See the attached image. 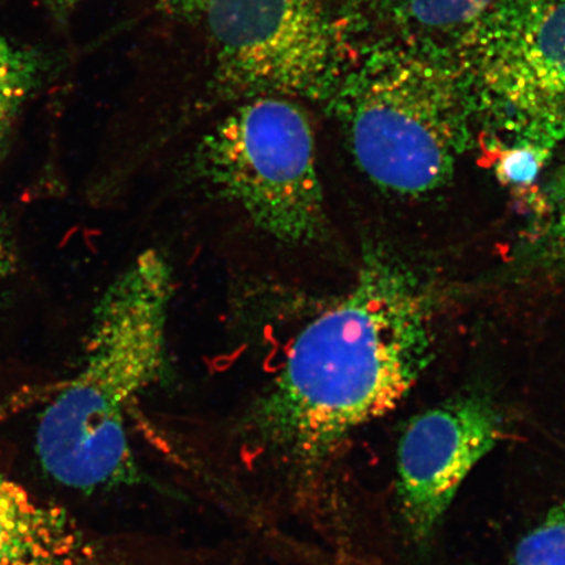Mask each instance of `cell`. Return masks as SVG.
<instances>
[{
	"mask_svg": "<svg viewBox=\"0 0 565 565\" xmlns=\"http://www.w3.org/2000/svg\"><path fill=\"white\" fill-rule=\"evenodd\" d=\"M434 301L416 275L366 254L348 295L296 337L247 416L264 447L310 468L358 428L397 407L427 369Z\"/></svg>",
	"mask_w": 565,
	"mask_h": 565,
	"instance_id": "cell-1",
	"label": "cell"
},
{
	"mask_svg": "<svg viewBox=\"0 0 565 565\" xmlns=\"http://www.w3.org/2000/svg\"><path fill=\"white\" fill-rule=\"evenodd\" d=\"M172 294L171 267L153 249L106 289L82 369L39 424L35 448L56 482L90 492L137 479L125 409L164 372Z\"/></svg>",
	"mask_w": 565,
	"mask_h": 565,
	"instance_id": "cell-2",
	"label": "cell"
},
{
	"mask_svg": "<svg viewBox=\"0 0 565 565\" xmlns=\"http://www.w3.org/2000/svg\"><path fill=\"white\" fill-rule=\"evenodd\" d=\"M333 98L358 167L386 192H435L471 147L468 89L444 49L385 38L359 54Z\"/></svg>",
	"mask_w": 565,
	"mask_h": 565,
	"instance_id": "cell-3",
	"label": "cell"
},
{
	"mask_svg": "<svg viewBox=\"0 0 565 565\" xmlns=\"http://www.w3.org/2000/svg\"><path fill=\"white\" fill-rule=\"evenodd\" d=\"M193 168L281 244H313L327 232L313 126L291 98H247L202 138Z\"/></svg>",
	"mask_w": 565,
	"mask_h": 565,
	"instance_id": "cell-4",
	"label": "cell"
},
{
	"mask_svg": "<svg viewBox=\"0 0 565 565\" xmlns=\"http://www.w3.org/2000/svg\"><path fill=\"white\" fill-rule=\"evenodd\" d=\"M451 55L499 141H565V0H497Z\"/></svg>",
	"mask_w": 565,
	"mask_h": 565,
	"instance_id": "cell-5",
	"label": "cell"
},
{
	"mask_svg": "<svg viewBox=\"0 0 565 565\" xmlns=\"http://www.w3.org/2000/svg\"><path fill=\"white\" fill-rule=\"evenodd\" d=\"M206 18L221 82L247 98L333 97L359 56L331 0H206Z\"/></svg>",
	"mask_w": 565,
	"mask_h": 565,
	"instance_id": "cell-6",
	"label": "cell"
},
{
	"mask_svg": "<svg viewBox=\"0 0 565 565\" xmlns=\"http://www.w3.org/2000/svg\"><path fill=\"white\" fill-rule=\"evenodd\" d=\"M501 439L503 420L480 397L450 401L408 424L398 448V498L415 542L434 535L466 477Z\"/></svg>",
	"mask_w": 565,
	"mask_h": 565,
	"instance_id": "cell-7",
	"label": "cell"
},
{
	"mask_svg": "<svg viewBox=\"0 0 565 565\" xmlns=\"http://www.w3.org/2000/svg\"><path fill=\"white\" fill-rule=\"evenodd\" d=\"M44 387L0 404V416ZM0 565H106L94 542L58 505L34 497L0 468Z\"/></svg>",
	"mask_w": 565,
	"mask_h": 565,
	"instance_id": "cell-8",
	"label": "cell"
},
{
	"mask_svg": "<svg viewBox=\"0 0 565 565\" xmlns=\"http://www.w3.org/2000/svg\"><path fill=\"white\" fill-rule=\"evenodd\" d=\"M497 0H369L386 38L451 52Z\"/></svg>",
	"mask_w": 565,
	"mask_h": 565,
	"instance_id": "cell-9",
	"label": "cell"
},
{
	"mask_svg": "<svg viewBox=\"0 0 565 565\" xmlns=\"http://www.w3.org/2000/svg\"><path fill=\"white\" fill-rule=\"evenodd\" d=\"M44 66L38 53L12 45L0 35V136L10 137L13 119L38 87Z\"/></svg>",
	"mask_w": 565,
	"mask_h": 565,
	"instance_id": "cell-10",
	"label": "cell"
},
{
	"mask_svg": "<svg viewBox=\"0 0 565 565\" xmlns=\"http://www.w3.org/2000/svg\"><path fill=\"white\" fill-rule=\"evenodd\" d=\"M534 223L530 254L536 263L565 271V161L542 195Z\"/></svg>",
	"mask_w": 565,
	"mask_h": 565,
	"instance_id": "cell-11",
	"label": "cell"
},
{
	"mask_svg": "<svg viewBox=\"0 0 565 565\" xmlns=\"http://www.w3.org/2000/svg\"><path fill=\"white\" fill-rule=\"evenodd\" d=\"M492 168L504 186L532 189L541 172L548 164L555 150L532 141H499L491 139Z\"/></svg>",
	"mask_w": 565,
	"mask_h": 565,
	"instance_id": "cell-12",
	"label": "cell"
},
{
	"mask_svg": "<svg viewBox=\"0 0 565 565\" xmlns=\"http://www.w3.org/2000/svg\"><path fill=\"white\" fill-rule=\"evenodd\" d=\"M514 565H565V503L519 543Z\"/></svg>",
	"mask_w": 565,
	"mask_h": 565,
	"instance_id": "cell-13",
	"label": "cell"
},
{
	"mask_svg": "<svg viewBox=\"0 0 565 565\" xmlns=\"http://www.w3.org/2000/svg\"><path fill=\"white\" fill-rule=\"evenodd\" d=\"M13 267H15V252H13L10 231L0 212V282L10 278Z\"/></svg>",
	"mask_w": 565,
	"mask_h": 565,
	"instance_id": "cell-14",
	"label": "cell"
},
{
	"mask_svg": "<svg viewBox=\"0 0 565 565\" xmlns=\"http://www.w3.org/2000/svg\"><path fill=\"white\" fill-rule=\"evenodd\" d=\"M46 2L54 11L63 12L71 9L79 0H46Z\"/></svg>",
	"mask_w": 565,
	"mask_h": 565,
	"instance_id": "cell-15",
	"label": "cell"
},
{
	"mask_svg": "<svg viewBox=\"0 0 565 565\" xmlns=\"http://www.w3.org/2000/svg\"><path fill=\"white\" fill-rule=\"evenodd\" d=\"M10 137L0 136V158L3 157L7 146H9Z\"/></svg>",
	"mask_w": 565,
	"mask_h": 565,
	"instance_id": "cell-16",
	"label": "cell"
},
{
	"mask_svg": "<svg viewBox=\"0 0 565 565\" xmlns=\"http://www.w3.org/2000/svg\"><path fill=\"white\" fill-rule=\"evenodd\" d=\"M514 565V564H513Z\"/></svg>",
	"mask_w": 565,
	"mask_h": 565,
	"instance_id": "cell-17",
	"label": "cell"
}]
</instances>
